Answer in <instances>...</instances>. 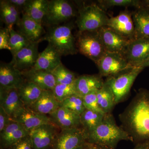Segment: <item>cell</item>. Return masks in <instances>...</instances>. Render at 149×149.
<instances>
[{"mask_svg": "<svg viewBox=\"0 0 149 149\" xmlns=\"http://www.w3.org/2000/svg\"><path fill=\"white\" fill-rule=\"evenodd\" d=\"M12 121L11 118L3 109L0 106V132L6 127Z\"/></svg>", "mask_w": 149, "mask_h": 149, "instance_id": "39", "label": "cell"}, {"mask_svg": "<svg viewBox=\"0 0 149 149\" xmlns=\"http://www.w3.org/2000/svg\"><path fill=\"white\" fill-rule=\"evenodd\" d=\"M8 1L19 12L22 11L23 12L24 9L29 2V0H8Z\"/></svg>", "mask_w": 149, "mask_h": 149, "instance_id": "40", "label": "cell"}, {"mask_svg": "<svg viewBox=\"0 0 149 149\" xmlns=\"http://www.w3.org/2000/svg\"><path fill=\"white\" fill-rule=\"evenodd\" d=\"M107 26L128 40L134 39L135 27L133 17L128 11H124L117 16L110 17Z\"/></svg>", "mask_w": 149, "mask_h": 149, "instance_id": "15", "label": "cell"}, {"mask_svg": "<svg viewBox=\"0 0 149 149\" xmlns=\"http://www.w3.org/2000/svg\"><path fill=\"white\" fill-rule=\"evenodd\" d=\"M0 133L1 149L9 148L30 133L23 125L13 120Z\"/></svg>", "mask_w": 149, "mask_h": 149, "instance_id": "19", "label": "cell"}, {"mask_svg": "<svg viewBox=\"0 0 149 149\" xmlns=\"http://www.w3.org/2000/svg\"><path fill=\"white\" fill-rule=\"evenodd\" d=\"M133 149H149V143H145L137 144Z\"/></svg>", "mask_w": 149, "mask_h": 149, "instance_id": "41", "label": "cell"}, {"mask_svg": "<svg viewBox=\"0 0 149 149\" xmlns=\"http://www.w3.org/2000/svg\"><path fill=\"white\" fill-rule=\"evenodd\" d=\"M72 28L70 24L49 27L42 41H47L61 56L75 54L78 50Z\"/></svg>", "mask_w": 149, "mask_h": 149, "instance_id": "3", "label": "cell"}, {"mask_svg": "<svg viewBox=\"0 0 149 149\" xmlns=\"http://www.w3.org/2000/svg\"><path fill=\"white\" fill-rule=\"evenodd\" d=\"M104 115L97 112L85 109L80 115L81 128L86 133L91 132L101 123Z\"/></svg>", "mask_w": 149, "mask_h": 149, "instance_id": "30", "label": "cell"}, {"mask_svg": "<svg viewBox=\"0 0 149 149\" xmlns=\"http://www.w3.org/2000/svg\"><path fill=\"white\" fill-rule=\"evenodd\" d=\"M0 106L13 118L24 106L19 97L18 89L0 87Z\"/></svg>", "mask_w": 149, "mask_h": 149, "instance_id": "17", "label": "cell"}, {"mask_svg": "<svg viewBox=\"0 0 149 149\" xmlns=\"http://www.w3.org/2000/svg\"><path fill=\"white\" fill-rule=\"evenodd\" d=\"M77 149H91V144L86 142Z\"/></svg>", "mask_w": 149, "mask_h": 149, "instance_id": "43", "label": "cell"}, {"mask_svg": "<svg viewBox=\"0 0 149 149\" xmlns=\"http://www.w3.org/2000/svg\"><path fill=\"white\" fill-rule=\"evenodd\" d=\"M85 143V132L82 128L61 130L56 136L53 149H77Z\"/></svg>", "mask_w": 149, "mask_h": 149, "instance_id": "10", "label": "cell"}, {"mask_svg": "<svg viewBox=\"0 0 149 149\" xmlns=\"http://www.w3.org/2000/svg\"><path fill=\"white\" fill-rule=\"evenodd\" d=\"M101 76L115 75L134 67L121 54L106 52L96 63Z\"/></svg>", "mask_w": 149, "mask_h": 149, "instance_id": "8", "label": "cell"}, {"mask_svg": "<svg viewBox=\"0 0 149 149\" xmlns=\"http://www.w3.org/2000/svg\"><path fill=\"white\" fill-rule=\"evenodd\" d=\"M59 107V102L52 91H44L40 97L30 108L37 112L47 115L56 111Z\"/></svg>", "mask_w": 149, "mask_h": 149, "instance_id": "24", "label": "cell"}, {"mask_svg": "<svg viewBox=\"0 0 149 149\" xmlns=\"http://www.w3.org/2000/svg\"><path fill=\"white\" fill-rule=\"evenodd\" d=\"M51 72L55 77L57 84L72 85L74 84L77 77L74 72L67 69L62 63Z\"/></svg>", "mask_w": 149, "mask_h": 149, "instance_id": "32", "label": "cell"}, {"mask_svg": "<svg viewBox=\"0 0 149 149\" xmlns=\"http://www.w3.org/2000/svg\"><path fill=\"white\" fill-rule=\"evenodd\" d=\"M1 19L9 29L13 28L15 24L17 25L20 21V12L8 1L0 2Z\"/></svg>", "mask_w": 149, "mask_h": 149, "instance_id": "28", "label": "cell"}, {"mask_svg": "<svg viewBox=\"0 0 149 149\" xmlns=\"http://www.w3.org/2000/svg\"><path fill=\"white\" fill-rule=\"evenodd\" d=\"M33 144V149H53L56 136L55 125L45 124L29 133Z\"/></svg>", "mask_w": 149, "mask_h": 149, "instance_id": "14", "label": "cell"}, {"mask_svg": "<svg viewBox=\"0 0 149 149\" xmlns=\"http://www.w3.org/2000/svg\"><path fill=\"white\" fill-rule=\"evenodd\" d=\"M49 117L52 123L61 130L81 128L80 115L63 107H60Z\"/></svg>", "mask_w": 149, "mask_h": 149, "instance_id": "16", "label": "cell"}, {"mask_svg": "<svg viewBox=\"0 0 149 149\" xmlns=\"http://www.w3.org/2000/svg\"><path fill=\"white\" fill-rule=\"evenodd\" d=\"M47 0H29L24 9L23 14L32 18L39 24H43V20L47 10Z\"/></svg>", "mask_w": 149, "mask_h": 149, "instance_id": "27", "label": "cell"}, {"mask_svg": "<svg viewBox=\"0 0 149 149\" xmlns=\"http://www.w3.org/2000/svg\"><path fill=\"white\" fill-rule=\"evenodd\" d=\"M8 149H33V144L30 135L22 138Z\"/></svg>", "mask_w": 149, "mask_h": 149, "instance_id": "38", "label": "cell"}, {"mask_svg": "<svg viewBox=\"0 0 149 149\" xmlns=\"http://www.w3.org/2000/svg\"><path fill=\"white\" fill-rule=\"evenodd\" d=\"M10 34L9 45L13 56L19 51L29 45L32 42L21 33L13 28L9 29Z\"/></svg>", "mask_w": 149, "mask_h": 149, "instance_id": "31", "label": "cell"}, {"mask_svg": "<svg viewBox=\"0 0 149 149\" xmlns=\"http://www.w3.org/2000/svg\"><path fill=\"white\" fill-rule=\"evenodd\" d=\"M76 15L73 6L65 0L49 1L47 10L42 24L49 27L59 25Z\"/></svg>", "mask_w": 149, "mask_h": 149, "instance_id": "7", "label": "cell"}, {"mask_svg": "<svg viewBox=\"0 0 149 149\" xmlns=\"http://www.w3.org/2000/svg\"><path fill=\"white\" fill-rule=\"evenodd\" d=\"M39 42H32L13 56L11 62L21 72L33 68L40 53L38 51Z\"/></svg>", "mask_w": 149, "mask_h": 149, "instance_id": "13", "label": "cell"}, {"mask_svg": "<svg viewBox=\"0 0 149 149\" xmlns=\"http://www.w3.org/2000/svg\"><path fill=\"white\" fill-rule=\"evenodd\" d=\"M86 142L93 145H100L115 149L122 141L131 139L121 127L117 125L111 113L105 114L101 123L95 129L85 133Z\"/></svg>", "mask_w": 149, "mask_h": 149, "instance_id": "2", "label": "cell"}, {"mask_svg": "<svg viewBox=\"0 0 149 149\" xmlns=\"http://www.w3.org/2000/svg\"><path fill=\"white\" fill-rule=\"evenodd\" d=\"M62 56L55 49L48 44L39 57L33 69L52 72L61 64Z\"/></svg>", "mask_w": 149, "mask_h": 149, "instance_id": "20", "label": "cell"}, {"mask_svg": "<svg viewBox=\"0 0 149 149\" xmlns=\"http://www.w3.org/2000/svg\"><path fill=\"white\" fill-rule=\"evenodd\" d=\"M142 7L149 9V0H145L141 1Z\"/></svg>", "mask_w": 149, "mask_h": 149, "instance_id": "44", "label": "cell"}, {"mask_svg": "<svg viewBox=\"0 0 149 149\" xmlns=\"http://www.w3.org/2000/svg\"><path fill=\"white\" fill-rule=\"evenodd\" d=\"M17 89L19 97L24 106L29 107L40 97L43 91L37 85L26 80Z\"/></svg>", "mask_w": 149, "mask_h": 149, "instance_id": "26", "label": "cell"}, {"mask_svg": "<svg viewBox=\"0 0 149 149\" xmlns=\"http://www.w3.org/2000/svg\"><path fill=\"white\" fill-rule=\"evenodd\" d=\"M76 46L80 54L96 64L106 52L97 31L79 32Z\"/></svg>", "mask_w": 149, "mask_h": 149, "instance_id": "6", "label": "cell"}, {"mask_svg": "<svg viewBox=\"0 0 149 149\" xmlns=\"http://www.w3.org/2000/svg\"><path fill=\"white\" fill-rule=\"evenodd\" d=\"M12 120L21 124L29 133L45 124H52L47 115L26 106L23 107Z\"/></svg>", "mask_w": 149, "mask_h": 149, "instance_id": "11", "label": "cell"}, {"mask_svg": "<svg viewBox=\"0 0 149 149\" xmlns=\"http://www.w3.org/2000/svg\"><path fill=\"white\" fill-rule=\"evenodd\" d=\"M60 107L65 108L80 115L86 109L83 97L77 94L70 96L60 103Z\"/></svg>", "mask_w": 149, "mask_h": 149, "instance_id": "33", "label": "cell"}, {"mask_svg": "<svg viewBox=\"0 0 149 149\" xmlns=\"http://www.w3.org/2000/svg\"><path fill=\"white\" fill-rule=\"evenodd\" d=\"M24 79L32 82L44 91H52L56 85L55 77L51 72L31 68L22 71Z\"/></svg>", "mask_w": 149, "mask_h": 149, "instance_id": "21", "label": "cell"}, {"mask_svg": "<svg viewBox=\"0 0 149 149\" xmlns=\"http://www.w3.org/2000/svg\"><path fill=\"white\" fill-rule=\"evenodd\" d=\"M97 32L106 52L124 55L131 40L108 26L100 28Z\"/></svg>", "mask_w": 149, "mask_h": 149, "instance_id": "9", "label": "cell"}, {"mask_svg": "<svg viewBox=\"0 0 149 149\" xmlns=\"http://www.w3.org/2000/svg\"><path fill=\"white\" fill-rule=\"evenodd\" d=\"M91 149H113L105 146H100V145H93L91 144Z\"/></svg>", "mask_w": 149, "mask_h": 149, "instance_id": "42", "label": "cell"}, {"mask_svg": "<svg viewBox=\"0 0 149 149\" xmlns=\"http://www.w3.org/2000/svg\"><path fill=\"white\" fill-rule=\"evenodd\" d=\"M98 2L103 9L115 6L135 7L138 9L142 7L141 1L138 0H100Z\"/></svg>", "mask_w": 149, "mask_h": 149, "instance_id": "35", "label": "cell"}, {"mask_svg": "<svg viewBox=\"0 0 149 149\" xmlns=\"http://www.w3.org/2000/svg\"><path fill=\"white\" fill-rule=\"evenodd\" d=\"M17 26L19 29L18 32L27 37L30 42H42L43 35L45 33L42 24H39L32 18L23 14Z\"/></svg>", "mask_w": 149, "mask_h": 149, "instance_id": "22", "label": "cell"}, {"mask_svg": "<svg viewBox=\"0 0 149 149\" xmlns=\"http://www.w3.org/2000/svg\"><path fill=\"white\" fill-rule=\"evenodd\" d=\"M121 126L135 145L149 143V91L140 89L119 115Z\"/></svg>", "mask_w": 149, "mask_h": 149, "instance_id": "1", "label": "cell"}, {"mask_svg": "<svg viewBox=\"0 0 149 149\" xmlns=\"http://www.w3.org/2000/svg\"><path fill=\"white\" fill-rule=\"evenodd\" d=\"M9 29L7 27L1 28L0 29V49L10 50V47Z\"/></svg>", "mask_w": 149, "mask_h": 149, "instance_id": "37", "label": "cell"}, {"mask_svg": "<svg viewBox=\"0 0 149 149\" xmlns=\"http://www.w3.org/2000/svg\"><path fill=\"white\" fill-rule=\"evenodd\" d=\"M140 66L144 68H145L147 67H149V57L147 59L146 61L144 62L142 64L140 65Z\"/></svg>", "mask_w": 149, "mask_h": 149, "instance_id": "45", "label": "cell"}, {"mask_svg": "<svg viewBox=\"0 0 149 149\" xmlns=\"http://www.w3.org/2000/svg\"><path fill=\"white\" fill-rule=\"evenodd\" d=\"M144 69L141 66L134 67L107 78L105 83L113 93L116 104L128 97L134 81Z\"/></svg>", "mask_w": 149, "mask_h": 149, "instance_id": "5", "label": "cell"}, {"mask_svg": "<svg viewBox=\"0 0 149 149\" xmlns=\"http://www.w3.org/2000/svg\"><path fill=\"white\" fill-rule=\"evenodd\" d=\"M25 80L22 72L15 68L11 62L1 63L0 87L18 89Z\"/></svg>", "mask_w": 149, "mask_h": 149, "instance_id": "18", "label": "cell"}, {"mask_svg": "<svg viewBox=\"0 0 149 149\" xmlns=\"http://www.w3.org/2000/svg\"><path fill=\"white\" fill-rule=\"evenodd\" d=\"M134 27V39L149 38V9H138L132 15Z\"/></svg>", "mask_w": 149, "mask_h": 149, "instance_id": "25", "label": "cell"}, {"mask_svg": "<svg viewBox=\"0 0 149 149\" xmlns=\"http://www.w3.org/2000/svg\"><path fill=\"white\" fill-rule=\"evenodd\" d=\"M97 91V90L93 91L83 97L84 105L86 109L104 115L103 112L100 108L98 104Z\"/></svg>", "mask_w": 149, "mask_h": 149, "instance_id": "36", "label": "cell"}, {"mask_svg": "<svg viewBox=\"0 0 149 149\" xmlns=\"http://www.w3.org/2000/svg\"><path fill=\"white\" fill-rule=\"evenodd\" d=\"M101 75L84 74L77 77L74 85L76 94L83 97L100 89L104 82Z\"/></svg>", "mask_w": 149, "mask_h": 149, "instance_id": "23", "label": "cell"}, {"mask_svg": "<svg viewBox=\"0 0 149 149\" xmlns=\"http://www.w3.org/2000/svg\"><path fill=\"white\" fill-rule=\"evenodd\" d=\"M124 56L132 66H140L149 57V38L131 40Z\"/></svg>", "mask_w": 149, "mask_h": 149, "instance_id": "12", "label": "cell"}, {"mask_svg": "<svg viewBox=\"0 0 149 149\" xmlns=\"http://www.w3.org/2000/svg\"><path fill=\"white\" fill-rule=\"evenodd\" d=\"M109 17L96 4L85 5L80 9L76 23L79 32L97 31L107 26Z\"/></svg>", "mask_w": 149, "mask_h": 149, "instance_id": "4", "label": "cell"}, {"mask_svg": "<svg viewBox=\"0 0 149 149\" xmlns=\"http://www.w3.org/2000/svg\"><path fill=\"white\" fill-rule=\"evenodd\" d=\"M52 91L59 103L70 96L77 94L74 84L72 85L56 84Z\"/></svg>", "mask_w": 149, "mask_h": 149, "instance_id": "34", "label": "cell"}, {"mask_svg": "<svg viewBox=\"0 0 149 149\" xmlns=\"http://www.w3.org/2000/svg\"><path fill=\"white\" fill-rule=\"evenodd\" d=\"M98 104L100 108L105 114L111 113L116 105L114 95L110 88L106 83L97 91Z\"/></svg>", "mask_w": 149, "mask_h": 149, "instance_id": "29", "label": "cell"}]
</instances>
